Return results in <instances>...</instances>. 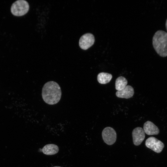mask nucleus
<instances>
[{"label": "nucleus", "instance_id": "9", "mask_svg": "<svg viewBox=\"0 0 167 167\" xmlns=\"http://www.w3.org/2000/svg\"><path fill=\"white\" fill-rule=\"evenodd\" d=\"M134 93L133 88L131 86L126 85L122 90L117 91L116 95L119 98L128 99L131 97Z\"/></svg>", "mask_w": 167, "mask_h": 167}, {"label": "nucleus", "instance_id": "3", "mask_svg": "<svg viewBox=\"0 0 167 167\" xmlns=\"http://www.w3.org/2000/svg\"><path fill=\"white\" fill-rule=\"evenodd\" d=\"M29 9V5L26 1L19 0L14 2L11 7L12 14L15 16H22L26 14Z\"/></svg>", "mask_w": 167, "mask_h": 167}, {"label": "nucleus", "instance_id": "10", "mask_svg": "<svg viewBox=\"0 0 167 167\" xmlns=\"http://www.w3.org/2000/svg\"><path fill=\"white\" fill-rule=\"evenodd\" d=\"M59 151L58 147L53 144H49L45 145L42 148L44 154L47 155H53L57 153Z\"/></svg>", "mask_w": 167, "mask_h": 167}, {"label": "nucleus", "instance_id": "4", "mask_svg": "<svg viewBox=\"0 0 167 167\" xmlns=\"http://www.w3.org/2000/svg\"><path fill=\"white\" fill-rule=\"evenodd\" d=\"M102 135L104 142L109 145H112L115 142L117 134L115 130L110 127H107L103 130Z\"/></svg>", "mask_w": 167, "mask_h": 167}, {"label": "nucleus", "instance_id": "8", "mask_svg": "<svg viewBox=\"0 0 167 167\" xmlns=\"http://www.w3.org/2000/svg\"><path fill=\"white\" fill-rule=\"evenodd\" d=\"M143 129L145 133L148 135H156L159 133L158 127L152 122L148 121L144 124Z\"/></svg>", "mask_w": 167, "mask_h": 167}, {"label": "nucleus", "instance_id": "14", "mask_svg": "<svg viewBox=\"0 0 167 167\" xmlns=\"http://www.w3.org/2000/svg\"><path fill=\"white\" fill-rule=\"evenodd\" d=\"M54 167H61L58 166H54Z\"/></svg>", "mask_w": 167, "mask_h": 167}, {"label": "nucleus", "instance_id": "13", "mask_svg": "<svg viewBox=\"0 0 167 167\" xmlns=\"http://www.w3.org/2000/svg\"><path fill=\"white\" fill-rule=\"evenodd\" d=\"M165 27H166V28L167 31V19H166V21Z\"/></svg>", "mask_w": 167, "mask_h": 167}, {"label": "nucleus", "instance_id": "7", "mask_svg": "<svg viewBox=\"0 0 167 167\" xmlns=\"http://www.w3.org/2000/svg\"><path fill=\"white\" fill-rule=\"evenodd\" d=\"M133 143L135 146L140 145L145 137V133L143 129L140 127L135 128L132 132Z\"/></svg>", "mask_w": 167, "mask_h": 167}, {"label": "nucleus", "instance_id": "11", "mask_svg": "<svg viewBox=\"0 0 167 167\" xmlns=\"http://www.w3.org/2000/svg\"><path fill=\"white\" fill-rule=\"evenodd\" d=\"M112 78L111 74L105 73H99L97 76V80L98 82L101 84H105L109 83Z\"/></svg>", "mask_w": 167, "mask_h": 167}, {"label": "nucleus", "instance_id": "1", "mask_svg": "<svg viewBox=\"0 0 167 167\" xmlns=\"http://www.w3.org/2000/svg\"><path fill=\"white\" fill-rule=\"evenodd\" d=\"M62 95L61 88L59 84L53 81H49L43 86L42 96L44 101L47 104L53 105L58 103Z\"/></svg>", "mask_w": 167, "mask_h": 167}, {"label": "nucleus", "instance_id": "12", "mask_svg": "<svg viewBox=\"0 0 167 167\" xmlns=\"http://www.w3.org/2000/svg\"><path fill=\"white\" fill-rule=\"evenodd\" d=\"M127 84V80L123 76H119L116 80L115 89L118 91H120L124 88Z\"/></svg>", "mask_w": 167, "mask_h": 167}, {"label": "nucleus", "instance_id": "5", "mask_svg": "<svg viewBox=\"0 0 167 167\" xmlns=\"http://www.w3.org/2000/svg\"><path fill=\"white\" fill-rule=\"evenodd\" d=\"M146 147L157 153L161 152L164 147V144L161 141L153 137H150L145 141Z\"/></svg>", "mask_w": 167, "mask_h": 167}, {"label": "nucleus", "instance_id": "6", "mask_svg": "<svg viewBox=\"0 0 167 167\" xmlns=\"http://www.w3.org/2000/svg\"><path fill=\"white\" fill-rule=\"evenodd\" d=\"M95 41L93 35L90 33H87L82 36L79 39V45L81 49L86 50L94 44Z\"/></svg>", "mask_w": 167, "mask_h": 167}, {"label": "nucleus", "instance_id": "2", "mask_svg": "<svg viewBox=\"0 0 167 167\" xmlns=\"http://www.w3.org/2000/svg\"><path fill=\"white\" fill-rule=\"evenodd\" d=\"M153 47L160 56H167V32L158 30L154 34L152 38Z\"/></svg>", "mask_w": 167, "mask_h": 167}]
</instances>
